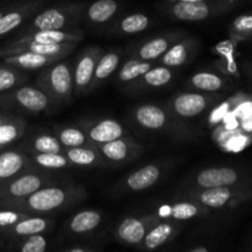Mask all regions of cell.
Segmentation results:
<instances>
[{
	"label": "cell",
	"instance_id": "28",
	"mask_svg": "<svg viewBox=\"0 0 252 252\" xmlns=\"http://www.w3.org/2000/svg\"><path fill=\"white\" fill-rule=\"evenodd\" d=\"M64 155L68 158L73 166L80 167H103L107 161L103 159L97 148L78 147L64 148Z\"/></svg>",
	"mask_w": 252,
	"mask_h": 252
},
{
	"label": "cell",
	"instance_id": "45",
	"mask_svg": "<svg viewBox=\"0 0 252 252\" xmlns=\"http://www.w3.org/2000/svg\"><path fill=\"white\" fill-rule=\"evenodd\" d=\"M243 126L246 132H252V115L249 116L248 118H244Z\"/></svg>",
	"mask_w": 252,
	"mask_h": 252
},
{
	"label": "cell",
	"instance_id": "11",
	"mask_svg": "<svg viewBox=\"0 0 252 252\" xmlns=\"http://www.w3.org/2000/svg\"><path fill=\"white\" fill-rule=\"evenodd\" d=\"M159 221V216L155 214L125 218L116 229L115 238L125 245L139 246L150 228Z\"/></svg>",
	"mask_w": 252,
	"mask_h": 252
},
{
	"label": "cell",
	"instance_id": "29",
	"mask_svg": "<svg viewBox=\"0 0 252 252\" xmlns=\"http://www.w3.org/2000/svg\"><path fill=\"white\" fill-rule=\"evenodd\" d=\"M19 148L29 155L43 154V153H64V147L61 144L57 135L48 134V133L33 135L19 145Z\"/></svg>",
	"mask_w": 252,
	"mask_h": 252
},
{
	"label": "cell",
	"instance_id": "30",
	"mask_svg": "<svg viewBox=\"0 0 252 252\" xmlns=\"http://www.w3.org/2000/svg\"><path fill=\"white\" fill-rule=\"evenodd\" d=\"M102 214L97 211L86 209L76 213L68 221V229L74 235H86L100 226Z\"/></svg>",
	"mask_w": 252,
	"mask_h": 252
},
{
	"label": "cell",
	"instance_id": "19",
	"mask_svg": "<svg viewBox=\"0 0 252 252\" xmlns=\"http://www.w3.org/2000/svg\"><path fill=\"white\" fill-rule=\"evenodd\" d=\"M161 176L162 167L153 162L128 175L120 182L118 187L123 192H142L155 186Z\"/></svg>",
	"mask_w": 252,
	"mask_h": 252
},
{
	"label": "cell",
	"instance_id": "12",
	"mask_svg": "<svg viewBox=\"0 0 252 252\" xmlns=\"http://www.w3.org/2000/svg\"><path fill=\"white\" fill-rule=\"evenodd\" d=\"M216 98L212 95L201 93H182L174 96L167 103V108L172 115L181 118L197 117L203 113Z\"/></svg>",
	"mask_w": 252,
	"mask_h": 252
},
{
	"label": "cell",
	"instance_id": "43",
	"mask_svg": "<svg viewBox=\"0 0 252 252\" xmlns=\"http://www.w3.org/2000/svg\"><path fill=\"white\" fill-rule=\"evenodd\" d=\"M236 113H238L236 116L241 117L243 120L244 118H248L249 116H251L252 115V101L241 103V105L238 107V110H236Z\"/></svg>",
	"mask_w": 252,
	"mask_h": 252
},
{
	"label": "cell",
	"instance_id": "47",
	"mask_svg": "<svg viewBox=\"0 0 252 252\" xmlns=\"http://www.w3.org/2000/svg\"><path fill=\"white\" fill-rule=\"evenodd\" d=\"M7 7H9V6H6V7H0V17H1L2 15H4V12L6 11Z\"/></svg>",
	"mask_w": 252,
	"mask_h": 252
},
{
	"label": "cell",
	"instance_id": "6",
	"mask_svg": "<svg viewBox=\"0 0 252 252\" xmlns=\"http://www.w3.org/2000/svg\"><path fill=\"white\" fill-rule=\"evenodd\" d=\"M132 117L139 127L148 130H158V132L174 133L176 137L187 139L192 138L191 130L182 126L177 117L164 107L154 105V103H143L133 111Z\"/></svg>",
	"mask_w": 252,
	"mask_h": 252
},
{
	"label": "cell",
	"instance_id": "24",
	"mask_svg": "<svg viewBox=\"0 0 252 252\" xmlns=\"http://www.w3.org/2000/svg\"><path fill=\"white\" fill-rule=\"evenodd\" d=\"M4 64H7L14 68L22 69V70H36V69L44 68L49 64L65 59L61 56H47V54L34 53V52H20V53L11 54V56L2 57Z\"/></svg>",
	"mask_w": 252,
	"mask_h": 252
},
{
	"label": "cell",
	"instance_id": "41",
	"mask_svg": "<svg viewBox=\"0 0 252 252\" xmlns=\"http://www.w3.org/2000/svg\"><path fill=\"white\" fill-rule=\"evenodd\" d=\"M29 216L30 214L16 211V209L6 208V207H0V230L14 225V224H16L17 221L22 220V219H25Z\"/></svg>",
	"mask_w": 252,
	"mask_h": 252
},
{
	"label": "cell",
	"instance_id": "36",
	"mask_svg": "<svg viewBox=\"0 0 252 252\" xmlns=\"http://www.w3.org/2000/svg\"><path fill=\"white\" fill-rule=\"evenodd\" d=\"M32 160V164L34 166L39 167L47 171H53V170H62L66 167H71V162L68 158L64 155V153H43V154H31L30 155Z\"/></svg>",
	"mask_w": 252,
	"mask_h": 252
},
{
	"label": "cell",
	"instance_id": "48",
	"mask_svg": "<svg viewBox=\"0 0 252 252\" xmlns=\"http://www.w3.org/2000/svg\"><path fill=\"white\" fill-rule=\"evenodd\" d=\"M164 1H180V0H164ZM187 1V0H186Z\"/></svg>",
	"mask_w": 252,
	"mask_h": 252
},
{
	"label": "cell",
	"instance_id": "15",
	"mask_svg": "<svg viewBox=\"0 0 252 252\" xmlns=\"http://www.w3.org/2000/svg\"><path fill=\"white\" fill-rule=\"evenodd\" d=\"M48 2V0H29L20 2L14 6L7 7L6 11L0 17V37L10 33L22 24L31 19L42 7Z\"/></svg>",
	"mask_w": 252,
	"mask_h": 252
},
{
	"label": "cell",
	"instance_id": "31",
	"mask_svg": "<svg viewBox=\"0 0 252 252\" xmlns=\"http://www.w3.org/2000/svg\"><path fill=\"white\" fill-rule=\"evenodd\" d=\"M120 59L121 54L120 52L117 51H111L107 52V53H102V56L98 59L97 65H96L93 81H91L90 89H89V93L95 90L96 88H98L106 79H108L113 73H115L116 69L120 65Z\"/></svg>",
	"mask_w": 252,
	"mask_h": 252
},
{
	"label": "cell",
	"instance_id": "25",
	"mask_svg": "<svg viewBox=\"0 0 252 252\" xmlns=\"http://www.w3.org/2000/svg\"><path fill=\"white\" fill-rule=\"evenodd\" d=\"M209 212L211 209L206 208L192 199H187V201H180L177 203H174L172 206L162 207L159 212V217L177 221H185L189 220V219L207 217Z\"/></svg>",
	"mask_w": 252,
	"mask_h": 252
},
{
	"label": "cell",
	"instance_id": "46",
	"mask_svg": "<svg viewBox=\"0 0 252 252\" xmlns=\"http://www.w3.org/2000/svg\"><path fill=\"white\" fill-rule=\"evenodd\" d=\"M189 252H208L209 249L206 248V246H199V248H193L189 249Z\"/></svg>",
	"mask_w": 252,
	"mask_h": 252
},
{
	"label": "cell",
	"instance_id": "33",
	"mask_svg": "<svg viewBox=\"0 0 252 252\" xmlns=\"http://www.w3.org/2000/svg\"><path fill=\"white\" fill-rule=\"evenodd\" d=\"M56 135L64 148H96V145L89 139V137L80 126L79 127H58L56 128Z\"/></svg>",
	"mask_w": 252,
	"mask_h": 252
},
{
	"label": "cell",
	"instance_id": "9",
	"mask_svg": "<svg viewBox=\"0 0 252 252\" xmlns=\"http://www.w3.org/2000/svg\"><path fill=\"white\" fill-rule=\"evenodd\" d=\"M248 184V176L235 167H207L192 177L189 189H211V187L233 186Z\"/></svg>",
	"mask_w": 252,
	"mask_h": 252
},
{
	"label": "cell",
	"instance_id": "42",
	"mask_svg": "<svg viewBox=\"0 0 252 252\" xmlns=\"http://www.w3.org/2000/svg\"><path fill=\"white\" fill-rule=\"evenodd\" d=\"M252 138L250 135L244 134L243 132H238L236 134H234L233 137L229 138L225 143H224V147L229 152H239V150H243L244 148L248 147L251 143Z\"/></svg>",
	"mask_w": 252,
	"mask_h": 252
},
{
	"label": "cell",
	"instance_id": "22",
	"mask_svg": "<svg viewBox=\"0 0 252 252\" xmlns=\"http://www.w3.org/2000/svg\"><path fill=\"white\" fill-rule=\"evenodd\" d=\"M197 41L192 37H184L172 44L158 61L161 65L169 68H179L189 63L194 56L197 49Z\"/></svg>",
	"mask_w": 252,
	"mask_h": 252
},
{
	"label": "cell",
	"instance_id": "10",
	"mask_svg": "<svg viewBox=\"0 0 252 252\" xmlns=\"http://www.w3.org/2000/svg\"><path fill=\"white\" fill-rule=\"evenodd\" d=\"M103 51L100 47L91 46L84 49L79 54L73 68V83H74V95L89 93L91 81H93L94 73L96 65L102 56Z\"/></svg>",
	"mask_w": 252,
	"mask_h": 252
},
{
	"label": "cell",
	"instance_id": "37",
	"mask_svg": "<svg viewBox=\"0 0 252 252\" xmlns=\"http://www.w3.org/2000/svg\"><path fill=\"white\" fill-rule=\"evenodd\" d=\"M189 88L197 89L207 93H217L223 89H225L226 83L221 76L217 75L209 71H201V73L194 74L189 80Z\"/></svg>",
	"mask_w": 252,
	"mask_h": 252
},
{
	"label": "cell",
	"instance_id": "3",
	"mask_svg": "<svg viewBox=\"0 0 252 252\" xmlns=\"http://www.w3.org/2000/svg\"><path fill=\"white\" fill-rule=\"evenodd\" d=\"M182 194L187 199H192L208 209H230L250 201L252 198V189L249 184L211 189L187 187Z\"/></svg>",
	"mask_w": 252,
	"mask_h": 252
},
{
	"label": "cell",
	"instance_id": "39",
	"mask_svg": "<svg viewBox=\"0 0 252 252\" xmlns=\"http://www.w3.org/2000/svg\"><path fill=\"white\" fill-rule=\"evenodd\" d=\"M26 79L27 76L22 69L14 68L7 64L0 65V94L22 85Z\"/></svg>",
	"mask_w": 252,
	"mask_h": 252
},
{
	"label": "cell",
	"instance_id": "20",
	"mask_svg": "<svg viewBox=\"0 0 252 252\" xmlns=\"http://www.w3.org/2000/svg\"><path fill=\"white\" fill-rule=\"evenodd\" d=\"M84 32L80 29L66 30H38L29 33L21 34L20 38L12 41V43L24 42H38V43H79L83 41Z\"/></svg>",
	"mask_w": 252,
	"mask_h": 252
},
{
	"label": "cell",
	"instance_id": "5",
	"mask_svg": "<svg viewBox=\"0 0 252 252\" xmlns=\"http://www.w3.org/2000/svg\"><path fill=\"white\" fill-rule=\"evenodd\" d=\"M85 4L84 2H65L48 9L39 10L21 34L38 30H66L75 29L81 21Z\"/></svg>",
	"mask_w": 252,
	"mask_h": 252
},
{
	"label": "cell",
	"instance_id": "23",
	"mask_svg": "<svg viewBox=\"0 0 252 252\" xmlns=\"http://www.w3.org/2000/svg\"><path fill=\"white\" fill-rule=\"evenodd\" d=\"M184 32H171V33L164 34V36L155 37L144 42L142 46L138 48L137 57L135 58L142 59V61H158L172 44L176 43L181 38H184Z\"/></svg>",
	"mask_w": 252,
	"mask_h": 252
},
{
	"label": "cell",
	"instance_id": "32",
	"mask_svg": "<svg viewBox=\"0 0 252 252\" xmlns=\"http://www.w3.org/2000/svg\"><path fill=\"white\" fill-rule=\"evenodd\" d=\"M120 9L117 0H96L85 11V17L95 25L106 24L110 21Z\"/></svg>",
	"mask_w": 252,
	"mask_h": 252
},
{
	"label": "cell",
	"instance_id": "27",
	"mask_svg": "<svg viewBox=\"0 0 252 252\" xmlns=\"http://www.w3.org/2000/svg\"><path fill=\"white\" fill-rule=\"evenodd\" d=\"M174 78L171 68L169 66H155L150 68L147 73L143 74L135 80L130 81L129 91H144L149 89H158L166 86Z\"/></svg>",
	"mask_w": 252,
	"mask_h": 252
},
{
	"label": "cell",
	"instance_id": "21",
	"mask_svg": "<svg viewBox=\"0 0 252 252\" xmlns=\"http://www.w3.org/2000/svg\"><path fill=\"white\" fill-rule=\"evenodd\" d=\"M27 132V123L16 113L0 108V152L15 147Z\"/></svg>",
	"mask_w": 252,
	"mask_h": 252
},
{
	"label": "cell",
	"instance_id": "18",
	"mask_svg": "<svg viewBox=\"0 0 252 252\" xmlns=\"http://www.w3.org/2000/svg\"><path fill=\"white\" fill-rule=\"evenodd\" d=\"M78 43H38V42H24V43H7L0 48V57L11 56L20 52H34L47 56H61L66 58L73 53Z\"/></svg>",
	"mask_w": 252,
	"mask_h": 252
},
{
	"label": "cell",
	"instance_id": "38",
	"mask_svg": "<svg viewBox=\"0 0 252 252\" xmlns=\"http://www.w3.org/2000/svg\"><path fill=\"white\" fill-rule=\"evenodd\" d=\"M150 68H153L152 62L142 61V59L138 58L129 59L121 68L120 74H118V80L121 83H130V81L142 76L144 73H147Z\"/></svg>",
	"mask_w": 252,
	"mask_h": 252
},
{
	"label": "cell",
	"instance_id": "4",
	"mask_svg": "<svg viewBox=\"0 0 252 252\" xmlns=\"http://www.w3.org/2000/svg\"><path fill=\"white\" fill-rule=\"evenodd\" d=\"M36 86L41 89L54 106L70 102L74 95L73 68L70 63L62 61L44 66L36 79Z\"/></svg>",
	"mask_w": 252,
	"mask_h": 252
},
{
	"label": "cell",
	"instance_id": "35",
	"mask_svg": "<svg viewBox=\"0 0 252 252\" xmlns=\"http://www.w3.org/2000/svg\"><path fill=\"white\" fill-rule=\"evenodd\" d=\"M47 248H48V240L43 234H32V235L24 236L2 246L5 250L20 252H44Z\"/></svg>",
	"mask_w": 252,
	"mask_h": 252
},
{
	"label": "cell",
	"instance_id": "13",
	"mask_svg": "<svg viewBox=\"0 0 252 252\" xmlns=\"http://www.w3.org/2000/svg\"><path fill=\"white\" fill-rule=\"evenodd\" d=\"M97 150L107 162L125 164L140 157L144 152V147L130 135L118 138L112 142L97 145Z\"/></svg>",
	"mask_w": 252,
	"mask_h": 252
},
{
	"label": "cell",
	"instance_id": "16",
	"mask_svg": "<svg viewBox=\"0 0 252 252\" xmlns=\"http://www.w3.org/2000/svg\"><path fill=\"white\" fill-rule=\"evenodd\" d=\"M89 139L97 147L100 144L112 142L118 138L129 135L127 128L121 122L111 118H105L100 121H85L80 125Z\"/></svg>",
	"mask_w": 252,
	"mask_h": 252
},
{
	"label": "cell",
	"instance_id": "1",
	"mask_svg": "<svg viewBox=\"0 0 252 252\" xmlns=\"http://www.w3.org/2000/svg\"><path fill=\"white\" fill-rule=\"evenodd\" d=\"M86 191L78 185L51 184L33 193L14 201L0 203V207L16 209L32 216H47L73 207L86 198Z\"/></svg>",
	"mask_w": 252,
	"mask_h": 252
},
{
	"label": "cell",
	"instance_id": "17",
	"mask_svg": "<svg viewBox=\"0 0 252 252\" xmlns=\"http://www.w3.org/2000/svg\"><path fill=\"white\" fill-rule=\"evenodd\" d=\"M34 165L27 153L19 147H11L0 152V184L32 169Z\"/></svg>",
	"mask_w": 252,
	"mask_h": 252
},
{
	"label": "cell",
	"instance_id": "26",
	"mask_svg": "<svg viewBox=\"0 0 252 252\" xmlns=\"http://www.w3.org/2000/svg\"><path fill=\"white\" fill-rule=\"evenodd\" d=\"M177 234H179V226L170 220L159 221L150 228L140 243L139 248L147 251L157 250L171 241Z\"/></svg>",
	"mask_w": 252,
	"mask_h": 252
},
{
	"label": "cell",
	"instance_id": "14",
	"mask_svg": "<svg viewBox=\"0 0 252 252\" xmlns=\"http://www.w3.org/2000/svg\"><path fill=\"white\" fill-rule=\"evenodd\" d=\"M53 225L54 220L52 218H47L46 216L30 214L29 217L17 221L14 225L0 230V246L2 248L10 241L32 235V234H44Z\"/></svg>",
	"mask_w": 252,
	"mask_h": 252
},
{
	"label": "cell",
	"instance_id": "7",
	"mask_svg": "<svg viewBox=\"0 0 252 252\" xmlns=\"http://www.w3.org/2000/svg\"><path fill=\"white\" fill-rule=\"evenodd\" d=\"M53 107V102L37 86H17L0 94V108L10 112L42 113Z\"/></svg>",
	"mask_w": 252,
	"mask_h": 252
},
{
	"label": "cell",
	"instance_id": "2",
	"mask_svg": "<svg viewBox=\"0 0 252 252\" xmlns=\"http://www.w3.org/2000/svg\"><path fill=\"white\" fill-rule=\"evenodd\" d=\"M241 0H180L162 1L160 9L180 21H203L220 16L240 4Z\"/></svg>",
	"mask_w": 252,
	"mask_h": 252
},
{
	"label": "cell",
	"instance_id": "8",
	"mask_svg": "<svg viewBox=\"0 0 252 252\" xmlns=\"http://www.w3.org/2000/svg\"><path fill=\"white\" fill-rule=\"evenodd\" d=\"M53 182V177L47 170L33 166L32 169L0 184V203L24 198L41 187Z\"/></svg>",
	"mask_w": 252,
	"mask_h": 252
},
{
	"label": "cell",
	"instance_id": "40",
	"mask_svg": "<svg viewBox=\"0 0 252 252\" xmlns=\"http://www.w3.org/2000/svg\"><path fill=\"white\" fill-rule=\"evenodd\" d=\"M229 33L233 41H248L252 39V15H240L229 27Z\"/></svg>",
	"mask_w": 252,
	"mask_h": 252
},
{
	"label": "cell",
	"instance_id": "44",
	"mask_svg": "<svg viewBox=\"0 0 252 252\" xmlns=\"http://www.w3.org/2000/svg\"><path fill=\"white\" fill-rule=\"evenodd\" d=\"M64 251L66 252H90L95 251V248H89V246H73V248H68Z\"/></svg>",
	"mask_w": 252,
	"mask_h": 252
},
{
	"label": "cell",
	"instance_id": "34",
	"mask_svg": "<svg viewBox=\"0 0 252 252\" xmlns=\"http://www.w3.org/2000/svg\"><path fill=\"white\" fill-rule=\"evenodd\" d=\"M150 20L145 14H130L123 17L118 24L113 25L111 33L115 34H134L144 31L149 27Z\"/></svg>",
	"mask_w": 252,
	"mask_h": 252
}]
</instances>
